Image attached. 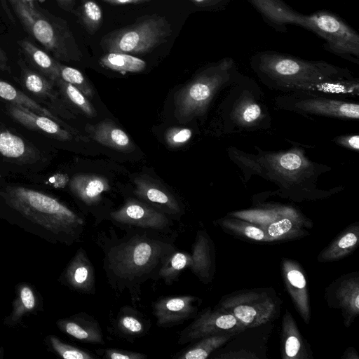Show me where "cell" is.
I'll return each mask as SVG.
<instances>
[{"instance_id":"6da1fadb","label":"cell","mask_w":359,"mask_h":359,"mask_svg":"<svg viewBox=\"0 0 359 359\" xmlns=\"http://www.w3.org/2000/svg\"><path fill=\"white\" fill-rule=\"evenodd\" d=\"M250 65L263 85L281 93L304 92L345 99L359 95L358 78L348 69L325 61L261 50L251 56Z\"/></svg>"},{"instance_id":"7a4b0ae2","label":"cell","mask_w":359,"mask_h":359,"mask_svg":"<svg viewBox=\"0 0 359 359\" xmlns=\"http://www.w3.org/2000/svg\"><path fill=\"white\" fill-rule=\"evenodd\" d=\"M0 219L53 244L81 240L84 220L56 197L21 186L0 188Z\"/></svg>"},{"instance_id":"3957f363","label":"cell","mask_w":359,"mask_h":359,"mask_svg":"<svg viewBox=\"0 0 359 359\" xmlns=\"http://www.w3.org/2000/svg\"><path fill=\"white\" fill-rule=\"evenodd\" d=\"M250 154L234 147L227 149L231 161L241 170L245 180L258 175L273 183L281 196L292 200L325 197L332 190L318 187L320 177L331 168L311 161L301 148L268 151L256 147Z\"/></svg>"},{"instance_id":"277c9868","label":"cell","mask_w":359,"mask_h":359,"mask_svg":"<svg viewBox=\"0 0 359 359\" xmlns=\"http://www.w3.org/2000/svg\"><path fill=\"white\" fill-rule=\"evenodd\" d=\"M139 230L107 244L103 257V269L111 287L128 292L135 301L145 282L158 280L162 264L176 250L162 233Z\"/></svg>"},{"instance_id":"5b68a950","label":"cell","mask_w":359,"mask_h":359,"mask_svg":"<svg viewBox=\"0 0 359 359\" xmlns=\"http://www.w3.org/2000/svg\"><path fill=\"white\" fill-rule=\"evenodd\" d=\"M269 26L286 32L290 25L316 34L327 51L351 62L359 64V34L339 16L325 10L303 14L283 0H246Z\"/></svg>"},{"instance_id":"8992f818","label":"cell","mask_w":359,"mask_h":359,"mask_svg":"<svg viewBox=\"0 0 359 359\" xmlns=\"http://www.w3.org/2000/svg\"><path fill=\"white\" fill-rule=\"evenodd\" d=\"M220 104L222 132L227 135L269 130L271 116L265 95L250 77L240 74Z\"/></svg>"},{"instance_id":"52a82bcc","label":"cell","mask_w":359,"mask_h":359,"mask_svg":"<svg viewBox=\"0 0 359 359\" xmlns=\"http://www.w3.org/2000/svg\"><path fill=\"white\" fill-rule=\"evenodd\" d=\"M241 73L235 60L229 57L203 68L178 93L176 117L181 122L203 116L216 95L234 83Z\"/></svg>"},{"instance_id":"ba28073f","label":"cell","mask_w":359,"mask_h":359,"mask_svg":"<svg viewBox=\"0 0 359 359\" xmlns=\"http://www.w3.org/2000/svg\"><path fill=\"white\" fill-rule=\"evenodd\" d=\"M8 18L19 21L25 29L59 60H79L81 53L66 24L53 21L33 4L23 0H1Z\"/></svg>"},{"instance_id":"9c48e42d","label":"cell","mask_w":359,"mask_h":359,"mask_svg":"<svg viewBox=\"0 0 359 359\" xmlns=\"http://www.w3.org/2000/svg\"><path fill=\"white\" fill-rule=\"evenodd\" d=\"M282 300L272 288L236 290L223 296L215 308L235 316L246 328L273 323L280 316Z\"/></svg>"},{"instance_id":"30bf717a","label":"cell","mask_w":359,"mask_h":359,"mask_svg":"<svg viewBox=\"0 0 359 359\" xmlns=\"http://www.w3.org/2000/svg\"><path fill=\"white\" fill-rule=\"evenodd\" d=\"M171 34V25L166 18L152 15L107 34L102 37L100 45L108 53L142 54L164 43Z\"/></svg>"},{"instance_id":"8fae6325","label":"cell","mask_w":359,"mask_h":359,"mask_svg":"<svg viewBox=\"0 0 359 359\" xmlns=\"http://www.w3.org/2000/svg\"><path fill=\"white\" fill-rule=\"evenodd\" d=\"M276 109L303 116H315L358 121L359 105L345 98L327 95L294 92L282 93L274 98Z\"/></svg>"},{"instance_id":"7c38bea8","label":"cell","mask_w":359,"mask_h":359,"mask_svg":"<svg viewBox=\"0 0 359 359\" xmlns=\"http://www.w3.org/2000/svg\"><path fill=\"white\" fill-rule=\"evenodd\" d=\"M245 329L246 327L232 314L208 307L197 313L194 320L182 330L177 343L182 345L212 335H235Z\"/></svg>"},{"instance_id":"4fadbf2b","label":"cell","mask_w":359,"mask_h":359,"mask_svg":"<svg viewBox=\"0 0 359 359\" xmlns=\"http://www.w3.org/2000/svg\"><path fill=\"white\" fill-rule=\"evenodd\" d=\"M110 219L122 226L165 234L171 231L169 217L149 204L128 199L118 209L109 212Z\"/></svg>"},{"instance_id":"5bb4252c","label":"cell","mask_w":359,"mask_h":359,"mask_svg":"<svg viewBox=\"0 0 359 359\" xmlns=\"http://www.w3.org/2000/svg\"><path fill=\"white\" fill-rule=\"evenodd\" d=\"M325 299L330 307L339 309L344 323L349 327L359 314V273L342 275L325 290Z\"/></svg>"},{"instance_id":"9a60e30c","label":"cell","mask_w":359,"mask_h":359,"mask_svg":"<svg viewBox=\"0 0 359 359\" xmlns=\"http://www.w3.org/2000/svg\"><path fill=\"white\" fill-rule=\"evenodd\" d=\"M18 63L21 69V82L25 90L39 100L40 104H45L46 109L57 116L72 118V114L68 110L59 90L55 89L54 82L27 67L23 61Z\"/></svg>"},{"instance_id":"2e32d148","label":"cell","mask_w":359,"mask_h":359,"mask_svg":"<svg viewBox=\"0 0 359 359\" xmlns=\"http://www.w3.org/2000/svg\"><path fill=\"white\" fill-rule=\"evenodd\" d=\"M201 304V299L192 295L161 297L153 304L152 313L158 327H171L194 318Z\"/></svg>"},{"instance_id":"e0dca14e","label":"cell","mask_w":359,"mask_h":359,"mask_svg":"<svg viewBox=\"0 0 359 359\" xmlns=\"http://www.w3.org/2000/svg\"><path fill=\"white\" fill-rule=\"evenodd\" d=\"M58 282L74 292L92 294L95 292L94 266L83 248H79L69 261Z\"/></svg>"},{"instance_id":"ac0fdd59","label":"cell","mask_w":359,"mask_h":359,"mask_svg":"<svg viewBox=\"0 0 359 359\" xmlns=\"http://www.w3.org/2000/svg\"><path fill=\"white\" fill-rule=\"evenodd\" d=\"M7 109L12 118L22 126L51 138L60 141H89L85 137L76 135L68 130L55 120L37 114L21 105L9 103Z\"/></svg>"},{"instance_id":"d6986e66","label":"cell","mask_w":359,"mask_h":359,"mask_svg":"<svg viewBox=\"0 0 359 359\" xmlns=\"http://www.w3.org/2000/svg\"><path fill=\"white\" fill-rule=\"evenodd\" d=\"M281 273L285 287L304 321L309 324L311 306L309 288L302 266L293 259L284 258L281 262Z\"/></svg>"},{"instance_id":"ffe728a7","label":"cell","mask_w":359,"mask_h":359,"mask_svg":"<svg viewBox=\"0 0 359 359\" xmlns=\"http://www.w3.org/2000/svg\"><path fill=\"white\" fill-rule=\"evenodd\" d=\"M43 300L41 293L30 283L22 281L15 286V297L10 313L3 320L8 327L22 326L25 317L43 311Z\"/></svg>"},{"instance_id":"44dd1931","label":"cell","mask_w":359,"mask_h":359,"mask_svg":"<svg viewBox=\"0 0 359 359\" xmlns=\"http://www.w3.org/2000/svg\"><path fill=\"white\" fill-rule=\"evenodd\" d=\"M41 158L39 150L15 133L0 128V160L20 167L34 165Z\"/></svg>"},{"instance_id":"7402d4cb","label":"cell","mask_w":359,"mask_h":359,"mask_svg":"<svg viewBox=\"0 0 359 359\" xmlns=\"http://www.w3.org/2000/svg\"><path fill=\"white\" fill-rule=\"evenodd\" d=\"M261 326L256 327L255 333L252 337V339H250L251 328H246L245 333V330L238 334H236V337L238 338L240 340L236 339L235 336L230 339L227 343H226L225 346H222L219 351H215L216 353L212 358H262V357L259 355L261 354L263 356V354L265 352L266 349V343L269 338L270 333L272 330V328L269 329L259 337L255 339V340H252L255 338V337L259 332ZM264 357V356H263Z\"/></svg>"},{"instance_id":"603a6c76","label":"cell","mask_w":359,"mask_h":359,"mask_svg":"<svg viewBox=\"0 0 359 359\" xmlns=\"http://www.w3.org/2000/svg\"><path fill=\"white\" fill-rule=\"evenodd\" d=\"M59 330L83 343L104 344V335L98 321L88 313L81 312L56 321Z\"/></svg>"},{"instance_id":"cb8c5ba5","label":"cell","mask_w":359,"mask_h":359,"mask_svg":"<svg viewBox=\"0 0 359 359\" xmlns=\"http://www.w3.org/2000/svg\"><path fill=\"white\" fill-rule=\"evenodd\" d=\"M189 269L205 284L210 283L215 272V248L205 230H198L191 248Z\"/></svg>"},{"instance_id":"d4e9b609","label":"cell","mask_w":359,"mask_h":359,"mask_svg":"<svg viewBox=\"0 0 359 359\" xmlns=\"http://www.w3.org/2000/svg\"><path fill=\"white\" fill-rule=\"evenodd\" d=\"M134 182V193L143 202L166 215L177 216L181 213L178 201L164 187L143 177H137Z\"/></svg>"},{"instance_id":"484cf974","label":"cell","mask_w":359,"mask_h":359,"mask_svg":"<svg viewBox=\"0 0 359 359\" xmlns=\"http://www.w3.org/2000/svg\"><path fill=\"white\" fill-rule=\"evenodd\" d=\"M280 337L283 358H313L307 341L300 333L294 319L288 311L283 316Z\"/></svg>"},{"instance_id":"4316f807","label":"cell","mask_w":359,"mask_h":359,"mask_svg":"<svg viewBox=\"0 0 359 359\" xmlns=\"http://www.w3.org/2000/svg\"><path fill=\"white\" fill-rule=\"evenodd\" d=\"M86 130L93 140L107 147L123 152H131L135 149L128 135L110 120L95 125L88 124Z\"/></svg>"},{"instance_id":"83f0119b","label":"cell","mask_w":359,"mask_h":359,"mask_svg":"<svg viewBox=\"0 0 359 359\" xmlns=\"http://www.w3.org/2000/svg\"><path fill=\"white\" fill-rule=\"evenodd\" d=\"M69 189L73 194L87 206L98 204L102 194L108 191L110 186L107 180L101 175L77 174L69 182Z\"/></svg>"},{"instance_id":"f1b7e54d","label":"cell","mask_w":359,"mask_h":359,"mask_svg":"<svg viewBox=\"0 0 359 359\" xmlns=\"http://www.w3.org/2000/svg\"><path fill=\"white\" fill-rule=\"evenodd\" d=\"M309 221L294 210L266 225L263 230L272 241L297 239L307 234Z\"/></svg>"},{"instance_id":"f546056e","label":"cell","mask_w":359,"mask_h":359,"mask_svg":"<svg viewBox=\"0 0 359 359\" xmlns=\"http://www.w3.org/2000/svg\"><path fill=\"white\" fill-rule=\"evenodd\" d=\"M359 243V224H352L340 232L318 255L320 262H333L352 253Z\"/></svg>"},{"instance_id":"4dcf8cb0","label":"cell","mask_w":359,"mask_h":359,"mask_svg":"<svg viewBox=\"0 0 359 359\" xmlns=\"http://www.w3.org/2000/svg\"><path fill=\"white\" fill-rule=\"evenodd\" d=\"M0 97L8 101L11 104L21 105L37 114L48 116L55 120L75 135L81 136L79 133L67 125L57 115L54 114L48 109L36 102L34 99H32L31 97L25 94L20 90L1 79Z\"/></svg>"},{"instance_id":"1f68e13d","label":"cell","mask_w":359,"mask_h":359,"mask_svg":"<svg viewBox=\"0 0 359 359\" xmlns=\"http://www.w3.org/2000/svg\"><path fill=\"white\" fill-rule=\"evenodd\" d=\"M150 325L143 313L126 306L120 309L116 318L115 327L121 337L135 339L143 336Z\"/></svg>"},{"instance_id":"d6a6232c","label":"cell","mask_w":359,"mask_h":359,"mask_svg":"<svg viewBox=\"0 0 359 359\" xmlns=\"http://www.w3.org/2000/svg\"><path fill=\"white\" fill-rule=\"evenodd\" d=\"M216 222L225 232L237 237L256 242H272L262 229L248 221L227 216Z\"/></svg>"},{"instance_id":"836d02e7","label":"cell","mask_w":359,"mask_h":359,"mask_svg":"<svg viewBox=\"0 0 359 359\" xmlns=\"http://www.w3.org/2000/svg\"><path fill=\"white\" fill-rule=\"evenodd\" d=\"M18 43L29 62L38 70L37 72L53 82L60 78L57 61L28 40L24 39Z\"/></svg>"},{"instance_id":"e575fe53","label":"cell","mask_w":359,"mask_h":359,"mask_svg":"<svg viewBox=\"0 0 359 359\" xmlns=\"http://www.w3.org/2000/svg\"><path fill=\"white\" fill-rule=\"evenodd\" d=\"M236 335V334H235ZM234 334H218L205 337L194 342L175 357L177 359H206L224 346Z\"/></svg>"},{"instance_id":"d590c367","label":"cell","mask_w":359,"mask_h":359,"mask_svg":"<svg viewBox=\"0 0 359 359\" xmlns=\"http://www.w3.org/2000/svg\"><path fill=\"white\" fill-rule=\"evenodd\" d=\"M191 262V253L175 250L163 262L159 271L158 279L168 285L177 281L180 273L189 269Z\"/></svg>"},{"instance_id":"8d00e7d4","label":"cell","mask_w":359,"mask_h":359,"mask_svg":"<svg viewBox=\"0 0 359 359\" xmlns=\"http://www.w3.org/2000/svg\"><path fill=\"white\" fill-rule=\"evenodd\" d=\"M102 66L121 73L139 72L146 67L143 60L132 55L111 52L103 55L100 61Z\"/></svg>"},{"instance_id":"74e56055","label":"cell","mask_w":359,"mask_h":359,"mask_svg":"<svg viewBox=\"0 0 359 359\" xmlns=\"http://www.w3.org/2000/svg\"><path fill=\"white\" fill-rule=\"evenodd\" d=\"M64 100L73 104L89 117L96 115L93 106L78 88L59 78L54 82Z\"/></svg>"},{"instance_id":"f35d334b","label":"cell","mask_w":359,"mask_h":359,"mask_svg":"<svg viewBox=\"0 0 359 359\" xmlns=\"http://www.w3.org/2000/svg\"><path fill=\"white\" fill-rule=\"evenodd\" d=\"M44 344L47 350L65 359H94L95 355L69 344L61 340L57 336L48 334L44 339Z\"/></svg>"},{"instance_id":"ab89813d","label":"cell","mask_w":359,"mask_h":359,"mask_svg":"<svg viewBox=\"0 0 359 359\" xmlns=\"http://www.w3.org/2000/svg\"><path fill=\"white\" fill-rule=\"evenodd\" d=\"M80 18L83 25L90 34H95L102 21L100 6L93 0H86L81 7Z\"/></svg>"},{"instance_id":"60d3db41","label":"cell","mask_w":359,"mask_h":359,"mask_svg":"<svg viewBox=\"0 0 359 359\" xmlns=\"http://www.w3.org/2000/svg\"><path fill=\"white\" fill-rule=\"evenodd\" d=\"M58 67L60 79L78 88L86 97H93V88L80 71L60 62Z\"/></svg>"},{"instance_id":"b9f144b4","label":"cell","mask_w":359,"mask_h":359,"mask_svg":"<svg viewBox=\"0 0 359 359\" xmlns=\"http://www.w3.org/2000/svg\"><path fill=\"white\" fill-rule=\"evenodd\" d=\"M192 131L186 128H172L165 134L167 144L172 148L178 147L187 142L191 137Z\"/></svg>"},{"instance_id":"7bdbcfd3","label":"cell","mask_w":359,"mask_h":359,"mask_svg":"<svg viewBox=\"0 0 359 359\" xmlns=\"http://www.w3.org/2000/svg\"><path fill=\"white\" fill-rule=\"evenodd\" d=\"M103 357L107 359H144L147 355L137 352L117 348H107L103 351Z\"/></svg>"},{"instance_id":"ee69618b","label":"cell","mask_w":359,"mask_h":359,"mask_svg":"<svg viewBox=\"0 0 359 359\" xmlns=\"http://www.w3.org/2000/svg\"><path fill=\"white\" fill-rule=\"evenodd\" d=\"M335 144L346 149L358 151L359 136L358 135H341L333 140Z\"/></svg>"},{"instance_id":"f6af8a7d","label":"cell","mask_w":359,"mask_h":359,"mask_svg":"<svg viewBox=\"0 0 359 359\" xmlns=\"http://www.w3.org/2000/svg\"><path fill=\"white\" fill-rule=\"evenodd\" d=\"M197 7L201 8L219 10L224 8L231 0H189Z\"/></svg>"},{"instance_id":"bcb514c9","label":"cell","mask_w":359,"mask_h":359,"mask_svg":"<svg viewBox=\"0 0 359 359\" xmlns=\"http://www.w3.org/2000/svg\"><path fill=\"white\" fill-rule=\"evenodd\" d=\"M0 70L3 72H8L9 74L11 73V69L8 64V57L4 52V50L1 48L0 46Z\"/></svg>"},{"instance_id":"7dc6e473","label":"cell","mask_w":359,"mask_h":359,"mask_svg":"<svg viewBox=\"0 0 359 359\" xmlns=\"http://www.w3.org/2000/svg\"><path fill=\"white\" fill-rule=\"evenodd\" d=\"M105 2L115 4V5H121V4H139L142 2L150 1L153 0H102Z\"/></svg>"},{"instance_id":"c3c4849f","label":"cell","mask_w":359,"mask_h":359,"mask_svg":"<svg viewBox=\"0 0 359 359\" xmlns=\"http://www.w3.org/2000/svg\"><path fill=\"white\" fill-rule=\"evenodd\" d=\"M63 9L66 11H72L75 0H56Z\"/></svg>"},{"instance_id":"681fc988","label":"cell","mask_w":359,"mask_h":359,"mask_svg":"<svg viewBox=\"0 0 359 359\" xmlns=\"http://www.w3.org/2000/svg\"><path fill=\"white\" fill-rule=\"evenodd\" d=\"M4 355V348L3 346L0 347V359H3Z\"/></svg>"},{"instance_id":"f907efd6","label":"cell","mask_w":359,"mask_h":359,"mask_svg":"<svg viewBox=\"0 0 359 359\" xmlns=\"http://www.w3.org/2000/svg\"><path fill=\"white\" fill-rule=\"evenodd\" d=\"M24 1L28 3V4H32L34 1H39L41 2H43L44 0H23Z\"/></svg>"}]
</instances>
